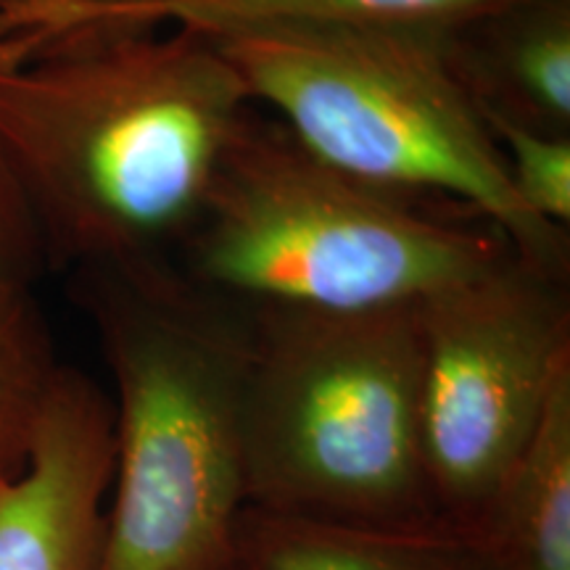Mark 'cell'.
<instances>
[{"instance_id":"obj_1","label":"cell","mask_w":570,"mask_h":570,"mask_svg":"<svg viewBox=\"0 0 570 570\" xmlns=\"http://www.w3.org/2000/svg\"><path fill=\"white\" fill-rule=\"evenodd\" d=\"M252 106L212 35L194 27L0 59V154L48 267L175 265Z\"/></svg>"},{"instance_id":"obj_2","label":"cell","mask_w":570,"mask_h":570,"mask_svg":"<svg viewBox=\"0 0 570 570\" xmlns=\"http://www.w3.org/2000/svg\"><path fill=\"white\" fill-rule=\"evenodd\" d=\"M114 377V497L98 570H238L244 306L167 267L75 269Z\"/></svg>"},{"instance_id":"obj_3","label":"cell","mask_w":570,"mask_h":570,"mask_svg":"<svg viewBox=\"0 0 570 570\" xmlns=\"http://www.w3.org/2000/svg\"><path fill=\"white\" fill-rule=\"evenodd\" d=\"M512 254L479 214L356 180L252 106L175 267L238 306L360 312L423 304Z\"/></svg>"},{"instance_id":"obj_4","label":"cell","mask_w":570,"mask_h":570,"mask_svg":"<svg viewBox=\"0 0 570 570\" xmlns=\"http://www.w3.org/2000/svg\"><path fill=\"white\" fill-rule=\"evenodd\" d=\"M244 309L246 508L375 529L446 523L425 460L417 304Z\"/></svg>"},{"instance_id":"obj_5","label":"cell","mask_w":570,"mask_h":570,"mask_svg":"<svg viewBox=\"0 0 570 570\" xmlns=\"http://www.w3.org/2000/svg\"><path fill=\"white\" fill-rule=\"evenodd\" d=\"M254 104L356 180L487 219L520 259L570 275L566 230L523 209L444 32L254 24L209 32Z\"/></svg>"},{"instance_id":"obj_6","label":"cell","mask_w":570,"mask_h":570,"mask_svg":"<svg viewBox=\"0 0 570 570\" xmlns=\"http://www.w3.org/2000/svg\"><path fill=\"white\" fill-rule=\"evenodd\" d=\"M417 312L428 473L441 518L468 531L570 373L568 275L512 254Z\"/></svg>"},{"instance_id":"obj_7","label":"cell","mask_w":570,"mask_h":570,"mask_svg":"<svg viewBox=\"0 0 570 570\" xmlns=\"http://www.w3.org/2000/svg\"><path fill=\"white\" fill-rule=\"evenodd\" d=\"M111 481V396L61 365L30 460L0 483V570H98Z\"/></svg>"},{"instance_id":"obj_8","label":"cell","mask_w":570,"mask_h":570,"mask_svg":"<svg viewBox=\"0 0 570 570\" xmlns=\"http://www.w3.org/2000/svg\"><path fill=\"white\" fill-rule=\"evenodd\" d=\"M444 46L481 111L570 135V0H508L446 30Z\"/></svg>"},{"instance_id":"obj_9","label":"cell","mask_w":570,"mask_h":570,"mask_svg":"<svg viewBox=\"0 0 570 570\" xmlns=\"http://www.w3.org/2000/svg\"><path fill=\"white\" fill-rule=\"evenodd\" d=\"M238 566L248 570H499L473 533L452 523L375 529L246 508Z\"/></svg>"},{"instance_id":"obj_10","label":"cell","mask_w":570,"mask_h":570,"mask_svg":"<svg viewBox=\"0 0 570 570\" xmlns=\"http://www.w3.org/2000/svg\"><path fill=\"white\" fill-rule=\"evenodd\" d=\"M468 533L499 570H570V373Z\"/></svg>"},{"instance_id":"obj_11","label":"cell","mask_w":570,"mask_h":570,"mask_svg":"<svg viewBox=\"0 0 570 570\" xmlns=\"http://www.w3.org/2000/svg\"><path fill=\"white\" fill-rule=\"evenodd\" d=\"M502 3L508 0H169L135 13L114 32L151 27L223 32L254 24H338L446 32L499 9Z\"/></svg>"},{"instance_id":"obj_12","label":"cell","mask_w":570,"mask_h":570,"mask_svg":"<svg viewBox=\"0 0 570 570\" xmlns=\"http://www.w3.org/2000/svg\"><path fill=\"white\" fill-rule=\"evenodd\" d=\"M61 362L32 285L0 281V483L30 460Z\"/></svg>"},{"instance_id":"obj_13","label":"cell","mask_w":570,"mask_h":570,"mask_svg":"<svg viewBox=\"0 0 570 570\" xmlns=\"http://www.w3.org/2000/svg\"><path fill=\"white\" fill-rule=\"evenodd\" d=\"M523 209L554 230H570V135L539 132L481 111Z\"/></svg>"},{"instance_id":"obj_14","label":"cell","mask_w":570,"mask_h":570,"mask_svg":"<svg viewBox=\"0 0 570 570\" xmlns=\"http://www.w3.org/2000/svg\"><path fill=\"white\" fill-rule=\"evenodd\" d=\"M161 3L169 0H53L0 32V59H21L59 42L109 35L135 13Z\"/></svg>"},{"instance_id":"obj_15","label":"cell","mask_w":570,"mask_h":570,"mask_svg":"<svg viewBox=\"0 0 570 570\" xmlns=\"http://www.w3.org/2000/svg\"><path fill=\"white\" fill-rule=\"evenodd\" d=\"M46 267L38 225L0 154V281L35 285Z\"/></svg>"},{"instance_id":"obj_16","label":"cell","mask_w":570,"mask_h":570,"mask_svg":"<svg viewBox=\"0 0 570 570\" xmlns=\"http://www.w3.org/2000/svg\"><path fill=\"white\" fill-rule=\"evenodd\" d=\"M51 3L53 0H0V32Z\"/></svg>"},{"instance_id":"obj_17","label":"cell","mask_w":570,"mask_h":570,"mask_svg":"<svg viewBox=\"0 0 570 570\" xmlns=\"http://www.w3.org/2000/svg\"><path fill=\"white\" fill-rule=\"evenodd\" d=\"M238 570H248V568H240V566H238Z\"/></svg>"}]
</instances>
